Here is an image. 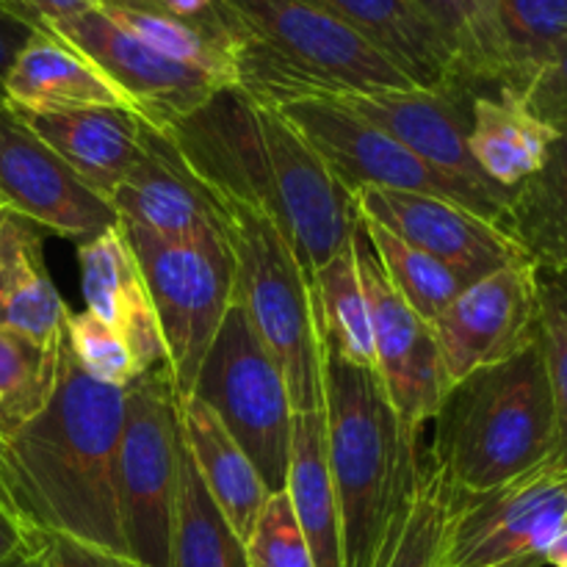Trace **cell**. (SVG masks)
<instances>
[{
    "label": "cell",
    "instance_id": "1",
    "mask_svg": "<svg viewBox=\"0 0 567 567\" xmlns=\"http://www.w3.org/2000/svg\"><path fill=\"white\" fill-rule=\"evenodd\" d=\"M164 131L216 197L249 205L280 227L308 280L352 238L360 219L352 194L277 109L233 86Z\"/></svg>",
    "mask_w": 567,
    "mask_h": 567
},
{
    "label": "cell",
    "instance_id": "2",
    "mask_svg": "<svg viewBox=\"0 0 567 567\" xmlns=\"http://www.w3.org/2000/svg\"><path fill=\"white\" fill-rule=\"evenodd\" d=\"M127 388L92 380L64 341L59 380L39 413L0 435L22 518L127 559L116 507V454Z\"/></svg>",
    "mask_w": 567,
    "mask_h": 567
},
{
    "label": "cell",
    "instance_id": "3",
    "mask_svg": "<svg viewBox=\"0 0 567 567\" xmlns=\"http://www.w3.org/2000/svg\"><path fill=\"white\" fill-rule=\"evenodd\" d=\"M327 465L341 515L343 567H374L421 468V432L404 430L380 374L321 343Z\"/></svg>",
    "mask_w": 567,
    "mask_h": 567
},
{
    "label": "cell",
    "instance_id": "4",
    "mask_svg": "<svg viewBox=\"0 0 567 567\" xmlns=\"http://www.w3.org/2000/svg\"><path fill=\"white\" fill-rule=\"evenodd\" d=\"M426 460L452 493H485L557 454V413L540 332L502 363L449 388Z\"/></svg>",
    "mask_w": 567,
    "mask_h": 567
},
{
    "label": "cell",
    "instance_id": "5",
    "mask_svg": "<svg viewBox=\"0 0 567 567\" xmlns=\"http://www.w3.org/2000/svg\"><path fill=\"white\" fill-rule=\"evenodd\" d=\"M236 89L264 109L377 89H419L363 37L310 0H219Z\"/></svg>",
    "mask_w": 567,
    "mask_h": 567
},
{
    "label": "cell",
    "instance_id": "6",
    "mask_svg": "<svg viewBox=\"0 0 567 567\" xmlns=\"http://www.w3.org/2000/svg\"><path fill=\"white\" fill-rule=\"evenodd\" d=\"M221 203L236 266V302L266 352L280 365L293 413H321L324 374L308 275L269 216L236 199Z\"/></svg>",
    "mask_w": 567,
    "mask_h": 567
},
{
    "label": "cell",
    "instance_id": "7",
    "mask_svg": "<svg viewBox=\"0 0 567 567\" xmlns=\"http://www.w3.org/2000/svg\"><path fill=\"white\" fill-rule=\"evenodd\" d=\"M131 244L166 349L177 399L192 396L199 365L236 302V266L227 238L169 241L116 221Z\"/></svg>",
    "mask_w": 567,
    "mask_h": 567
},
{
    "label": "cell",
    "instance_id": "8",
    "mask_svg": "<svg viewBox=\"0 0 567 567\" xmlns=\"http://www.w3.org/2000/svg\"><path fill=\"white\" fill-rule=\"evenodd\" d=\"M177 474V391L169 365H158L127 385L116 454V507L127 559L136 567H169Z\"/></svg>",
    "mask_w": 567,
    "mask_h": 567
},
{
    "label": "cell",
    "instance_id": "9",
    "mask_svg": "<svg viewBox=\"0 0 567 567\" xmlns=\"http://www.w3.org/2000/svg\"><path fill=\"white\" fill-rule=\"evenodd\" d=\"M192 396L208 404L233 441L247 452L269 493L286 491L293 404L288 382L238 302L227 310Z\"/></svg>",
    "mask_w": 567,
    "mask_h": 567
},
{
    "label": "cell",
    "instance_id": "10",
    "mask_svg": "<svg viewBox=\"0 0 567 567\" xmlns=\"http://www.w3.org/2000/svg\"><path fill=\"white\" fill-rule=\"evenodd\" d=\"M282 116L308 138L310 147L319 153L327 169L338 183L354 194L358 188H391V192L430 194V197L449 199L463 208L474 210L487 221L502 227L507 214L509 197L480 192L443 172L432 169L430 164L410 153L408 147L388 136L374 122L363 120L332 97H308L280 105Z\"/></svg>",
    "mask_w": 567,
    "mask_h": 567
},
{
    "label": "cell",
    "instance_id": "11",
    "mask_svg": "<svg viewBox=\"0 0 567 567\" xmlns=\"http://www.w3.org/2000/svg\"><path fill=\"white\" fill-rule=\"evenodd\" d=\"M567 524V468L548 460L485 493H452L437 567H543Z\"/></svg>",
    "mask_w": 567,
    "mask_h": 567
},
{
    "label": "cell",
    "instance_id": "12",
    "mask_svg": "<svg viewBox=\"0 0 567 567\" xmlns=\"http://www.w3.org/2000/svg\"><path fill=\"white\" fill-rule=\"evenodd\" d=\"M352 244L365 305H369L377 374L404 430L421 432L426 421L435 419L437 408L452 388L441 349L430 324H424L410 310V305L399 297L385 277L360 219L352 233Z\"/></svg>",
    "mask_w": 567,
    "mask_h": 567
},
{
    "label": "cell",
    "instance_id": "13",
    "mask_svg": "<svg viewBox=\"0 0 567 567\" xmlns=\"http://www.w3.org/2000/svg\"><path fill=\"white\" fill-rule=\"evenodd\" d=\"M39 31L81 50L120 89L131 109L155 127H172L225 89L205 72L161 55L100 9L48 22Z\"/></svg>",
    "mask_w": 567,
    "mask_h": 567
},
{
    "label": "cell",
    "instance_id": "14",
    "mask_svg": "<svg viewBox=\"0 0 567 567\" xmlns=\"http://www.w3.org/2000/svg\"><path fill=\"white\" fill-rule=\"evenodd\" d=\"M540 271L515 260L465 286L430 327L441 349L449 382L502 363L537 338Z\"/></svg>",
    "mask_w": 567,
    "mask_h": 567
},
{
    "label": "cell",
    "instance_id": "15",
    "mask_svg": "<svg viewBox=\"0 0 567 567\" xmlns=\"http://www.w3.org/2000/svg\"><path fill=\"white\" fill-rule=\"evenodd\" d=\"M116 221L169 241L227 238L225 203L192 169L169 131L144 120L138 158L109 199Z\"/></svg>",
    "mask_w": 567,
    "mask_h": 567
},
{
    "label": "cell",
    "instance_id": "16",
    "mask_svg": "<svg viewBox=\"0 0 567 567\" xmlns=\"http://www.w3.org/2000/svg\"><path fill=\"white\" fill-rule=\"evenodd\" d=\"M0 208L78 244L116 225L114 208L83 186L6 103H0Z\"/></svg>",
    "mask_w": 567,
    "mask_h": 567
},
{
    "label": "cell",
    "instance_id": "17",
    "mask_svg": "<svg viewBox=\"0 0 567 567\" xmlns=\"http://www.w3.org/2000/svg\"><path fill=\"white\" fill-rule=\"evenodd\" d=\"M352 199L363 219L380 221L413 247L430 252L457 271L465 286L515 260H529L496 221L482 219L449 199L371 186L358 188Z\"/></svg>",
    "mask_w": 567,
    "mask_h": 567
},
{
    "label": "cell",
    "instance_id": "18",
    "mask_svg": "<svg viewBox=\"0 0 567 567\" xmlns=\"http://www.w3.org/2000/svg\"><path fill=\"white\" fill-rule=\"evenodd\" d=\"M476 92H432V89H377L332 97L374 122L380 131L396 138L402 147L419 155L424 164L480 192L509 197L513 192L496 186L476 166L468 150L471 100Z\"/></svg>",
    "mask_w": 567,
    "mask_h": 567
},
{
    "label": "cell",
    "instance_id": "19",
    "mask_svg": "<svg viewBox=\"0 0 567 567\" xmlns=\"http://www.w3.org/2000/svg\"><path fill=\"white\" fill-rule=\"evenodd\" d=\"M81 291L86 310L114 327L136 354L144 371L166 365L158 316L144 282L142 266L120 225L78 244Z\"/></svg>",
    "mask_w": 567,
    "mask_h": 567
},
{
    "label": "cell",
    "instance_id": "20",
    "mask_svg": "<svg viewBox=\"0 0 567 567\" xmlns=\"http://www.w3.org/2000/svg\"><path fill=\"white\" fill-rule=\"evenodd\" d=\"M380 50L419 89L454 92L465 83L457 59L413 0H310Z\"/></svg>",
    "mask_w": 567,
    "mask_h": 567
},
{
    "label": "cell",
    "instance_id": "21",
    "mask_svg": "<svg viewBox=\"0 0 567 567\" xmlns=\"http://www.w3.org/2000/svg\"><path fill=\"white\" fill-rule=\"evenodd\" d=\"M3 103L20 116L114 105L131 109L120 89L72 44L48 31H33L3 81Z\"/></svg>",
    "mask_w": 567,
    "mask_h": 567
},
{
    "label": "cell",
    "instance_id": "22",
    "mask_svg": "<svg viewBox=\"0 0 567 567\" xmlns=\"http://www.w3.org/2000/svg\"><path fill=\"white\" fill-rule=\"evenodd\" d=\"M22 120L105 203L138 158L144 116L133 109L94 105Z\"/></svg>",
    "mask_w": 567,
    "mask_h": 567
},
{
    "label": "cell",
    "instance_id": "23",
    "mask_svg": "<svg viewBox=\"0 0 567 567\" xmlns=\"http://www.w3.org/2000/svg\"><path fill=\"white\" fill-rule=\"evenodd\" d=\"M181 435L205 491L241 543L249 540L266 498L271 496L252 460L233 441L214 410L197 396L177 399Z\"/></svg>",
    "mask_w": 567,
    "mask_h": 567
},
{
    "label": "cell",
    "instance_id": "24",
    "mask_svg": "<svg viewBox=\"0 0 567 567\" xmlns=\"http://www.w3.org/2000/svg\"><path fill=\"white\" fill-rule=\"evenodd\" d=\"M70 308L44 266L37 225L0 208V327L42 347H59Z\"/></svg>",
    "mask_w": 567,
    "mask_h": 567
},
{
    "label": "cell",
    "instance_id": "25",
    "mask_svg": "<svg viewBox=\"0 0 567 567\" xmlns=\"http://www.w3.org/2000/svg\"><path fill=\"white\" fill-rule=\"evenodd\" d=\"M100 11L166 59L205 72L225 89L236 86L233 28L219 3L199 17L177 14L161 0H105Z\"/></svg>",
    "mask_w": 567,
    "mask_h": 567
},
{
    "label": "cell",
    "instance_id": "26",
    "mask_svg": "<svg viewBox=\"0 0 567 567\" xmlns=\"http://www.w3.org/2000/svg\"><path fill=\"white\" fill-rule=\"evenodd\" d=\"M557 136L515 94L480 92L471 100L468 150L487 181L507 192L540 169Z\"/></svg>",
    "mask_w": 567,
    "mask_h": 567
},
{
    "label": "cell",
    "instance_id": "27",
    "mask_svg": "<svg viewBox=\"0 0 567 567\" xmlns=\"http://www.w3.org/2000/svg\"><path fill=\"white\" fill-rule=\"evenodd\" d=\"M286 493L316 567H343L341 515L327 465L324 413H297L291 426Z\"/></svg>",
    "mask_w": 567,
    "mask_h": 567
},
{
    "label": "cell",
    "instance_id": "28",
    "mask_svg": "<svg viewBox=\"0 0 567 567\" xmlns=\"http://www.w3.org/2000/svg\"><path fill=\"white\" fill-rule=\"evenodd\" d=\"M502 230L537 271L567 277V133L554 138L540 169L513 188Z\"/></svg>",
    "mask_w": 567,
    "mask_h": 567
},
{
    "label": "cell",
    "instance_id": "29",
    "mask_svg": "<svg viewBox=\"0 0 567 567\" xmlns=\"http://www.w3.org/2000/svg\"><path fill=\"white\" fill-rule=\"evenodd\" d=\"M310 293H313V316L319 341L327 343L336 354H341L347 363L377 371L369 305H365L363 282H360L352 238L321 269L313 271Z\"/></svg>",
    "mask_w": 567,
    "mask_h": 567
},
{
    "label": "cell",
    "instance_id": "30",
    "mask_svg": "<svg viewBox=\"0 0 567 567\" xmlns=\"http://www.w3.org/2000/svg\"><path fill=\"white\" fill-rule=\"evenodd\" d=\"M437 28L457 59L471 89L507 86V53L502 33V0H413Z\"/></svg>",
    "mask_w": 567,
    "mask_h": 567
},
{
    "label": "cell",
    "instance_id": "31",
    "mask_svg": "<svg viewBox=\"0 0 567 567\" xmlns=\"http://www.w3.org/2000/svg\"><path fill=\"white\" fill-rule=\"evenodd\" d=\"M169 567H249L244 543L227 526L214 498L205 491L183 435Z\"/></svg>",
    "mask_w": 567,
    "mask_h": 567
},
{
    "label": "cell",
    "instance_id": "32",
    "mask_svg": "<svg viewBox=\"0 0 567 567\" xmlns=\"http://www.w3.org/2000/svg\"><path fill=\"white\" fill-rule=\"evenodd\" d=\"M452 515V491L435 465L421 454L419 480L399 507L374 567H437Z\"/></svg>",
    "mask_w": 567,
    "mask_h": 567
},
{
    "label": "cell",
    "instance_id": "33",
    "mask_svg": "<svg viewBox=\"0 0 567 567\" xmlns=\"http://www.w3.org/2000/svg\"><path fill=\"white\" fill-rule=\"evenodd\" d=\"M360 225H363L365 236H369L371 247H374L377 258H380L382 271H385L391 286L399 291V297L410 305V310L424 324H435L437 316L465 288L457 271H452L446 264L432 258L424 249L404 241L402 236L382 227L380 221L360 216Z\"/></svg>",
    "mask_w": 567,
    "mask_h": 567
},
{
    "label": "cell",
    "instance_id": "34",
    "mask_svg": "<svg viewBox=\"0 0 567 567\" xmlns=\"http://www.w3.org/2000/svg\"><path fill=\"white\" fill-rule=\"evenodd\" d=\"M498 17L507 53V86L498 92L520 97L567 44V0H502Z\"/></svg>",
    "mask_w": 567,
    "mask_h": 567
},
{
    "label": "cell",
    "instance_id": "35",
    "mask_svg": "<svg viewBox=\"0 0 567 567\" xmlns=\"http://www.w3.org/2000/svg\"><path fill=\"white\" fill-rule=\"evenodd\" d=\"M64 341L42 347L22 332L0 327V435L42 410L59 380Z\"/></svg>",
    "mask_w": 567,
    "mask_h": 567
},
{
    "label": "cell",
    "instance_id": "36",
    "mask_svg": "<svg viewBox=\"0 0 567 567\" xmlns=\"http://www.w3.org/2000/svg\"><path fill=\"white\" fill-rule=\"evenodd\" d=\"M64 341L75 363L92 380L114 388H127L144 374V369L138 365L136 354L127 347L125 338L114 327L105 324L103 319L89 313V310H81V313H72L70 310Z\"/></svg>",
    "mask_w": 567,
    "mask_h": 567
},
{
    "label": "cell",
    "instance_id": "37",
    "mask_svg": "<svg viewBox=\"0 0 567 567\" xmlns=\"http://www.w3.org/2000/svg\"><path fill=\"white\" fill-rule=\"evenodd\" d=\"M540 332L546 354L548 382H551L554 413H557V460L567 468V277H551L540 271Z\"/></svg>",
    "mask_w": 567,
    "mask_h": 567
},
{
    "label": "cell",
    "instance_id": "38",
    "mask_svg": "<svg viewBox=\"0 0 567 567\" xmlns=\"http://www.w3.org/2000/svg\"><path fill=\"white\" fill-rule=\"evenodd\" d=\"M244 551L249 567H316L286 491L266 498Z\"/></svg>",
    "mask_w": 567,
    "mask_h": 567
},
{
    "label": "cell",
    "instance_id": "39",
    "mask_svg": "<svg viewBox=\"0 0 567 567\" xmlns=\"http://www.w3.org/2000/svg\"><path fill=\"white\" fill-rule=\"evenodd\" d=\"M518 100L554 133H567V44L532 78Z\"/></svg>",
    "mask_w": 567,
    "mask_h": 567
},
{
    "label": "cell",
    "instance_id": "40",
    "mask_svg": "<svg viewBox=\"0 0 567 567\" xmlns=\"http://www.w3.org/2000/svg\"><path fill=\"white\" fill-rule=\"evenodd\" d=\"M42 548L48 567H136L131 559L86 546V543L66 535H44Z\"/></svg>",
    "mask_w": 567,
    "mask_h": 567
},
{
    "label": "cell",
    "instance_id": "41",
    "mask_svg": "<svg viewBox=\"0 0 567 567\" xmlns=\"http://www.w3.org/2000/svg\"><path fill=\"white\" fill-rule=\"evenodd\" d=\"M105 0H0L6 11L31 31H39L48 22L64 20V17L81 14V11L100 9Z\"/></svg>",
    "mask_w": 567,
    "mask_h": 567
},
{
    "label": "cell",
    "instance_id": "42",
    "mask_svg": "<svg viewBox=\"0 0 567 567\" xmlns=\"http://www.w3.org/2000/svg\"><path fill=\"white\" fill-rule=\"evenodd\" d=\"M42 537L37 529L20 520L17 515H11L9 509L0 507V563L17 557V554L33 551V548L42 546Z\"/></svg>",
    "mask_w": 567,
    "mask_h": 567
},
{
    "label": "cell",
    "instance_id": "43",
    "mask_svg": "<svg viewBox=\"0 0 567 567\" xmlns=\"http://www.w3.org/2000/svg\"><path fill=\"white\" fill-rule=\"evenodd\" d=\"M31 33H33L31 28L22 25L20 20H14V17L0 6V103H3L6 72H9L11 64H14L17 53H20L22 44L28 42Z\"/></svg>",
    "mask_w": 567,
    "mask_h": 567
},
{
    "label": "cell",
    "instance_id": "44",
    "mask_svg": "<svg viewBox=\"0 0 567 567\" xmlns=\"http://www.w3.org/2000/svg\"><path fill=\"white\" fill-rule=\"evenodd\" d=\"M0 507H6L11 515H17L20 520H25V518H22L20 507H17V496H14V487H11V476H9V468H6L3 452H0ZM25 524H28V520H25ZM28 526H31V524H28ZM31 529H33V526H31Z\"/></svg>",
    "mask_w": 567,
    "mask_h": 567
},
{
    "label": "cell",
    "instance_id": "45",
    "mask_svg": "<svg viewBox=\"0 0 567 567\" xmlns=\"http://www.w3.org/2000/svg\"><path fill=\"white\" fill-rule=\"evenodd\" d=\"M161 3L169 6L172 11H177V14L199 17V14H208L219 0H161Z\"/></svg>",
    "mask_w": 567,
    "mask_h": 567
},
{
    "label": "cell",
    "instance_id": "46",
    "mask_svg": "<svg viewBox=\"0 0 567 567\" xmlns=\"http://www.w3.org/2000/svg\"><path fill=\"white\" fill-rule=\"evenodd\" d=\"M0 567H48V559H44V548H33V551L17 554V557L0 563Z\"/></svg>",
    "mask_w": 567,
    "mask_h": 567
},
{
    "label": "cell",
    "instance_id": "47",
    "mask_svg": "<svg viewBox=\"0 0 567 567\" xmlns=\"http://www.w3.org/2000/svg\"><path fill=\"white\" fill-rule=\"evenodd\" d=\"M546 565H551V567H567V524H565V529L559 532L557 540H554V546L548 548Z\"/></svg>",
    "mask_w": 567,
    "mask_h": 567
}]
</instances>
